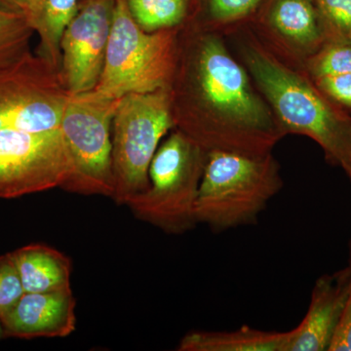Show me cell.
I'll use <instances>...</instances> for the list:
<instances>
[{
	"label": "cell",
	"mask_w": 351,
	"mask_h": 351,
	"mask_svg": "<svg viewBox=\"0 0 351 351\" xmlns=\"http://www.w3.org/2000/svg\"><path fill=\"white\" fill-rule=\"evenodd\" d=\"M244 61L284 133L306 136L328 160L351 178V117L304 75L256 43L244 46Z\"/></svg>",
	"instance_id": "7a4b0ae2"
},
{
	"label": "cell",
	"mask_w": 351,
	"mask_h": 351,
	"mask_svg": "<svg viewBox=\"0 0 351 351\" xmlns=\"http://www.w3.org/2000/svg\"><path fill=\"white\" fill-rule=\"evenodd\" d=\"M25 293L12 256L10 253L0 256V319L17 304Z\"/></svg>",
	"instance_id": "44dd1931"
},
{
	"label": "cell",
	"mask_w": 351,
	"mask_h": 351,
	"mask_svg": "<svg viewBox=\"0 0 351 351\" xmlns=\"http://www.w3.org/2000/svg\"><path fill=\"white\" fill-rule=\"evenodd\" d=\"M262 0H210V12L214 19L232 22L251 13Z\"/></svg>",
	"instance_id": "603a6c76"
},
{
	"label": "cell",
	"mask_w": 351,
	"mask_h": 351,
	"mask_svg": "<svg viewBox=\"0 0 351 351\" xmlns=\"http://www.w3.org/2000/svg\"><path fill=\"white\" fill-rule=\"evenodd\" d=\"M115 0H80L77 14L61 40L62 82L69 94L93 91L104 64Z\"/></svg>",
	"instance_id": "30bf717a"
},
{
	"label": "cell",
	"mask_w": 351,
	"mask_h": 351,
	"mask_svg": "<svg viewBox=\"0 0 351 351\" xmlns=\"http://www.w3.org/2000/svg\"><path fill=\"white\" fill-rule=\"evenodd\" d=\"M43 4L44 0H0V10L23 16L34 29L43 11Z\"/></svg>",
	"instance_id": "d4e9b609"
},
{
	"label": "cell",
	"mask_w": 351,
	"mask_h": 351,
	"mask_svg": "<svg viewBox=\"0 0 351 351\" xmlns=\"http://www.w3.org/2000/svg\"><path fill=\"white\" fill-rule=\"evenodd\" d=\"M69 96L59 69L29 53L0 71V130L59 128Z\"/></svg>",
	"instance_id": "ba28073f"
},
{
	"label": "cell",
	"mask_w": 351,
	"mask_h": 351,
	"mask_svg": "<svg viewBox=\"0 0 351 351\" xmlns=\"http://www.w3.org/2000/svg\"><path fill=\"white\" fill-rule=\"evenodd\" d=\"M313 2L328 36L351 40V0H313Z\"/></svg>",
	"instance_id": "ffe728a7"
},
{
	"label": "cell",
	"mask_w": 351,
	"mask_h": 351,
	"mask_svg": "<svg viewBox=\"0 0 351 351\" xmlns=\"http://www.w3.org/2000/svg\"><path fill=\"white\" fill-rule=\"evenodd\" d=\"M34 32L23 16L0 10V71L31 53L29 43Z\"/></svg>",
	"instance_id": "ac0fdd59"
},
{
	"label": "cell",
	"mask_w": 351,
	"mask_h": 351,
	"mask_svg": "<svg viewBox=\"0 0 351 351\" xmlns=\"http://www.w3.org/2000/svg\"><path fill=\"white\" fill-rule=\"evenodd\" d=\"M134 20L145 32L167 29L181 23L186 0H127Z\"/></svg>",
	"instance_id": "e0dca14e"
},
{
	"label": "cell",
	"mask_w": 351,
	"mask_h": 351,
	"mask_svg": "<svg viewBox=\"0 0 351 351\" xmlns=\"http://www.w3.org/2000/svg\"><path fill=\"white\" fill-rule=\"evenodd\" d=\"M283 186L271 154L208 152L195 203L196 221L216 232L256 223Z\"/></svg>",
	"instance_id": "3957f363"
},
{
	"label": "cell",
	"mask_w": 351,
	"mask_h": 351,
	"mask_svg": "<svg viewBox=\"0 0 351 351\" xmlns=\"http://www.w3.org/2000/svg\"><path fill=\"white\" fill-rule=\"evenodd\" d=\"M351 279L350 267L319 277L311 304L299 326L292 330L287 351L329 350L345 311Z\"/></svg>",
	"instance_id": "7c38bea8"
},
{
	"label": "cell",
	"mask_w": 351,
	"mask_h": 351,
	"mask_svg": "<svg viewBox=\"0 0 351 351\" xmlns=\"http://www.w3.org/2000/svg\"><path fill=\"white\" fill-rule=\"evenodd\" d=\"M73 162L61 129L0 130V199L64 188Z\"/></svg>",
	"instance_id": "9c48e42d"
},
{
	"label": "cell",
	"mask_w": 351,
	"mask_h": 351,
	"mask_svg": "<svg viewBox=\"0 0 351 351\" xmlns=\"http://www.w3.org/2000/svg\"><path fill=\"white\" fill-rule=\"evenodd\" d=\"M269 23L286 43L309 57L329 38L313 0H276Z\"/></svg>",
	"instance_id": "4fadbf2b"
},
{
	"label": "cell",
	"mask_w": 351,
	"mask_h": 351,
	"mask_svg": "<svg viewBox=\"0 0 351 351\" xmlns=\"http://www.w3.org/2000/svg\"><path fill=\"white\" fill-rule=\"evenodd\" d=\"M80 0H44L43 11L34 25L41 40V55L61 69V40L69 23L77 14Z\"/></svg>",
	"instance_id": "2e32d148"
},
{
	"label": "cell",
	"mask_w": 351,
	"mask_h": 351,
	"mask_svg": "<svg viewBox=\"0 0 351 351\" xmlns=\"http://www.w3.org/2000/svg\"><path fill=\"white\" fill-rule=\"evenodd\" d=\"M314 84L339 108L351 110V73L316 78Z\"/></svg>",
	"instance_id": "7402d4cb"
},
{
	"label": "cell",
	"mask_w": 351,
	"mask_h": 351,
	"mask_svg": "<svg viewBox=\"0 0 351 351\" xmlns=\"http://www.w3.org/2000/svg\"><path fill=\"white\" fill-rule=\"evenodd\" d=\"M308 71L313 80L351 73V40L328 38L322 47L309 57Z\"/></svg>",
	"instance_id": "d6986e66"
},
{
	"label": "cell",
	"mask_w": 351,
	"mask_h": 351,
	"mask_svg": "<svg viewBox=\"0 0 351 351\" xmlns=\"http://www.w3.org/2000/svg\"><path fill=\"white\" fill-rule=\"evenodd\" d=\"M193 57L195 113L182 133L207 152L271 154L285 133L223 41L203 36Z\"/></svg>",
	"instance_id": "6da1fadb"
},
{
	"label": "cell",
	"mask_w": 351,
	"mask_h": 351,
	"mask_svg": "<svg viewBox=\"0 0 351 351\" xmlns=\"http://www.w3.org/2000/svg\"><path fill=\"white\" fill-rule=\"evenodd\" d=\"M292 330L270 332L244 326L230 332L195 331L186 334L180 351H287Z\"/></svg>",
	"instance_id": "9a60e30c"
},
{
	"label": "cell",
	"mask_w": 351,
	"mask_h": 351,
	"mask_svg": "<svg viewBox=\"0 0 351 351\" xmlns=\"http://www.w3.org/2000/svg\"><path fill=\"white\" fill-rule=\"evenodd\" d=\"M10 254L25 293L71 289V263L61 252L46 245L29 244Z\"/></svg>",
	"instance_id": "5bb4252c"
},
{
	"label": "cell",
	"mask_w": 351,
	"mask_h": 351,
	"mask_svg": "<svg viewBox=\"0 0 351 351\" xmlns=\"http://www.w3.org/2000/svg\"><path fill=\"white\" fill-rule=\"evenodd\" d=\"M5 332H4L3 326H2L1 320H0V339H5Z\"/></svg>",
	"instance_id": "484cf974"
},
{
	"label": "cell",
	"mask_w": 351,
	"mask_h": 351,
	"mask_svg": "<svg viewBox=\"0 0 351 351\" xmlns=\"http://www.w3.org/2000/svg\"><path fill=\"white\" fill-rule=\"evenodd\" d=\"M208 152L176 132L156 151L149 186L127 203L137 218L172 234L195 228V203Z\"/></svg>",
	"instance_id": "5b68a950"
},
{
	"label": "cell",
	"mask_w": 351,
	"mask_h": 351,
	"mask_svg": "<svg viewBox=\"0 0 351 351\" xmlns=\"http://www.w3.org/2000/svg\"><path fill=\"white\" fill-rule=\"evenodd\" d=\"M75 307L71 289L25 293L0 320L6 338H64L75 332Z\"/></svg>",
	"instance_id": "8fae6325"
},
{
	"label": "cell",
	"mask_w": 351,
	"mask_h": 351,
	"mask_svg": "<svg viewBox=\"0 0 351 351\" xmlns=\"http://www.w3.org/2000/svg\"><path fill=\"white\" fill-rule=\"evenodd\" d=\"M175 68L173 32H145L127 0H115L105 64L94 93L119 100L127 94L168 89Z\"/></svg>",
	"instance_id": "277c9868"
},
{
	"label": "cell",
	"mask_w": 351,
	"mask_h": 351,
	"mask_svg": "<svg viewBox=\"0 0 351 351\" xmlns=\"http://www.w3.org/2000/svg\"><path fill=\"white\" fill-rule=\"evenodd\" d=\"M348 267L351 270V244L350 260ZM329 351H351V279L350 293L346 301L345 311L339 321L338 328L335 332Z\"/></svg>",
	"instance_id": "cb8c5ba5"
},
{
	"label": "cell",
	"mask_w": 351,
	"mask_h": 351,
	"mask_svg": "<svg viewBox=\"0 0 351 351\" xmlns=\"http://www.w3.org/2000/svg\"><path fill=\"white\" fill-rule=\"evenodd\" d=\"M167 89L130 93L113 117L112 199L127 204L149 186V170L161 138L174 126Z\"/></svg>",
	"instance_id": "8992f818"
},
{
	"label": "cell",
	"mask_w": 351,
	"mask_h": 351,
	"mask_svg": "<svg viewBox=\"0 0 351 351\" xmlns=\"http://www.w3.org/2000/svg\"><path fill=\"white\" fill-rule=\"evenodd\" d=\"M119 100L103 98L93 91L69 94L60 129L71 154L73 174L63 189L112 197L110 125Z\"/></svg>",
	"instance_id": "52a82bcc"
},
{
	"label": "cell",
	"mask_w": 351,
	"mask_h": 351,
	"mask_svg": "<svg viewBox=\"0 0 351 351\" xmlns=\"http://www.w3.org/2000/svg\"><path fill=\"white\" fill-rule=\"evenodd\" d=\"M351 180V179H350Z\"/></svg>",
	"instance_id": "4316f807"
}]
</instances>
